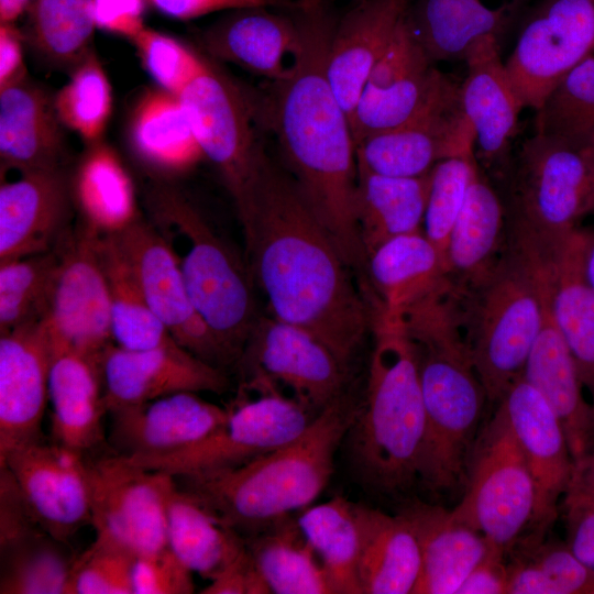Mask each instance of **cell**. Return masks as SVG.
I'll return each mask as SVG.
<instances>
[{
	"instance_id": "obj_1",
	"label": "cell",
	"mask_w": 594,
	"mask_h": 594,
	"mask_svg": "<svg viewBox=\"0 0 594 594\" xmlns=\"http://www.w3.org/2000/svg\"><path fill=\"white\" fill-rule=\"evenodd\" d=\"M234 204L271 316L309 331L350 366L371 331V306L296 180L265 151Z\"/></svg>"
},
{
	"instance_id": "obj_2",
	"label": "cell",
	"mask_w": 594,
	"mask_h": 594,
	"mask_svg": "<svg viewBox=\"0 0 594 594\" xmlns=\"http://www.w3.org/2000/svg\"><path fill=\"white\" fill-rule=\"evenodd\" d=\"M301 44L288 74L255 100L285 167L330 232L349 266L365 277L367 257L355 220L356 144L350 117L327 74L333 24L317 0H300Z\"/></svg>"
},
{
	"instance_id": "obj_3",
	"label": "cell",
	"mask_w": 594,
	"mask_h": 594,
	"mask_svg": "<svg viewBox=\"0 0 594 594\" xmlns=\"http://www.w3.org/2000/svg\"><path fill=\"white\" fill-rule=\"evenodd\" d=\"M358 410L359 406L343 395L320 411L298 437L245 464L174 477L182 490L223 522L250 536L319 496L332 475L336 452Z\"/></svg>"
},
{
	"instance_id": "obj_4",
	"label": "cell",
	"mask_w": 594,
	"mask_h": 594,
	"mask_svg": "<svg viewBox=\"0 0 594 594\" xmlns=\"http://www.w3.org/2000/svg\"><path fill=\"white\" fill-rule=\"evenodd\" d=\"M364 403L349 430L351 458L373 492L400 497L418 484L425 407L417 358L399 317L372 310Z\"/></svg>"
},
{
	"instance_id": "obj_5",
	"label": "cell",
	"mask_w": 594,
	"mask_h": 594,
	"mask_svg": "<svg viewBox=\"0 0 594 594\" xmlns=\"http://www.w3.org/2000/svg\"><path fill=\"white\" fill-rule=\"evenodd\" d=\"M407 338L416 353L425 407L418 484L436 498L458 503L487 395L452 317L429 316L413 326Z\"/></svg>"
},
{
	"instance_id": "obj_6",
	"label": "cell",
	"mask_w": 594,
	"mask_h": 594,
	"mask_svg": "<svg viewBox=\"0 0 594 594\" xmlns=\"http://www.w3.org/2000/svg\"><path fill=\"white\" fill-rule=\"evenodd\" d=\"M151 222L173 250L189 297L220 346L239 362L258 318L248 265L178 190L148 191Z\"/></svg>"
},
{
	"instance_id": "obj_7",
	"label": "cell",
	"mask_w": 594,
	"mask_h": 594,
	"mask_svg": "<svg viewBox=\"0 0 594 594\" xmlns=\"http://www.w3.org/2000/svg\"><path fill=\"white\" fill-rule=\"evenodd\" d=\"M459 316L473 367L490 403H499L521 377L541 329L544 298L529 255L508 240L480 282L457 290Z\"/></svg>"
},
{
	"instance_id": "obj_8",
	"label": "cell",
	"mask_w": 594,
	"mask_h": 594,
	"mask_svg": "<svg viewBox=\"0 0 594 594\" xmlns=\"http://www.w3.org/2000/svg\"><path fill=\"white\" fill-rule=\"evenodd\" d=\"M594 147L535 133L509 169L508 237L537 248L566 239L586 216Z\"/></svg>"
},
{
	"instance_id": "obj_9",
	"label": "cell",
	"mask_w": 594,
	"mask_h": 594,
	"mask_svg": "<svg viewBox=\"0 0 594 594\" xmlns=\"http://www.w3.org/2000/svg\"><path fill=\"white\" fill-rule=\"evenodd\" d=\"M315 417L271 384L243 383L226 419L201 440L169 454L132 460L175 477L233 469L292 441Z\"/></svg>"
},
{
	"instance_id": "obj_10",
	"label": "cell",
	"mask_w": 594,
	"mask_h": 594,
	"mask_svg": "<svg viewBox=\"0 0 594 594\" xmlns=\"http://www.w3.org/2000/svg\"><path fill=\"white\" fill-rule=\"evenodd\" d=\"M535 508L530 468L498 404L479 433L466 486L452 513L506 553L531 527Z\"/></svg>"
},
{
	"instance_id": "obj_11",
	"label": "cell",
	"mask_w": 594,
	"mask_h": 594,
	"mask_svg": "<svg viewBox=\"0 0 594 594\" xmlns=\"http://www.w3.org/2000/svg\"><path fill=\"white\" fill-rule=\"evenodd\" d=\"M100 238L80 220L54 248L57 264L40 321L52 353L70 350L101 358L113 343Z\"/></svg>"
},
{
	"instance_id": "obj_12",
	"label": "cell",
	"mask_w": 594,
	"mask_h": 594,
	"mask_svg": "<svg viewBox=\"0 0 594 594\" xmlns=\"http://www.w3.org/2000/svg\"><path fill=\"white\" fill-rule=\"evenodd\" d=\"M91 526L96 537L136 557L167 546V501L176 481L112 451L87 459Z\"/></svg>"
},
{
	"instance_id": "obj_13",
	"label": "cell",
	"mask_w": 594,
	"mask_h": 594,
	"mask_svg": "<svg viewBox=\"0 0 594 594\" xmlns=\"http://www.w3.org/2000/svg\"><path fill=\"white\" fill-rule=\"evenodd\" d=\"M242 382H262L317 416L342 397L350 366L309 331L258 316L239 360Z\"/></svg>"
},
{
	"instance_id": "obj_14",
	"label": "cell",
	"mask_w": 594,
	"mask_h": 594,
	"mask_svg": "<svg viewBox=\"0 0 594 594\" xmlns=\"http://www.w3.org/2000/svg\"><path fill=\"white\" fill-rule=\"evenodd\" d=\"M179 97L204 156L237 199L253 179L266 151L255 99L209 61Z\"/></svg>"
},
{
	"instance_id": "obj_15",
	"label": "cell",
	"mask_w": 594,
	"mask_h": 594,
	"mask_svg": "<svg viewBox=\"0 0 594 594\" xmlns=\"http://www.w3.org/2000/svg\"><path fill=\"white\" fill-rule=\"evenodd\" d=\"M460 85L442 75L424 106L402 124L356 144L358 165L391 177L425 176L442 160L474 151Z\"/></svg>"
},
{
	"instance_id": "obj_16",
	"label": "cell",
	"mask_w": 594,
	"mask_h": 594,
	"mask_svg": "<svg viewBox=\"0 0 594 594\" xmlns=\"http://www.w3.org/2000/svg\"><path fill=\"white\" fill-rule=\"evenodd\" d=\"M594 51V0H543L505 63L522 105L537 110L551 89Z\"/></svg>"
},
{
	"instance_id": "obj_17",
	"label": "cell",
	"mask_w": 594,
	"mask_h": 594,
	"mask_svg": "<svg viewBox=\"0 0 594 594\" xmlns=\"http://www.w3.org/2000/svg\"><path fill=\"white\" fill-rule=\"evenodd\" d=\"M109 235L130 264L151 310L174 340L217 367L226 365L220 346L194 307L173 250L155 226L139 217Z\"/></svg>"
},
{
	"instance_id": "obj_18",
	"label": "cell",
	"mask_w": 594,
	"mask_h": 594,
	"mask_svg": "<svg viewBox=\"0 0 594 594\" xmlns=\"http://www.w3.org/2000/svg\"><path fill=\"white\" fill-rule=\"evenodd\" d=\"M0 468L9 469L41 527L58 541L68 544L91 524L85 454L41 439L10 453Z\"/></svg>"
},
{
	"instance_id": "obj_19",
	"label": "cell",
	"mask_w": 594,
	"mask_h": 594,
	"mask_svg": "<svg viewBox=\"0 0 594 594\" xmlns=\"http://www.w3.org/2000/svg\"><path fill=\"white\" fill-rule=\"evenodd\" d=\"M441 76L411 31L406 13L371 70L351 117L355 144L413 117L429 99Z\"/></svg>"
},
{
	"instance_id": "obj_20",
	"label": "cell",
	"mask_w": 594,
	"mask_h": 594,
	"mask_svg": "<svg viewBox=\"0 0 594 594\" xmlns=\"http://www.w3.org/2000/svg\"><path fill=\"white\" fill-rule=\"evenodd\" d=\"M108 413L182 392L221 394L228 380L217 367L175 343L128 350L111 343L101 358Z\"/></svg>"
},
{
	"instance_id": "obj_21",
	"label": "cell",
	"mask_w": 594,
	"mask_h": 594,
	"mask_svg": "<svg viewBox=\"0 0 594 594\" xmlns=\"http://www.w3.org/2000/svg\"><path fill=\"white\" fill-rule=\"evenodd\" d=\"M526 457L536 486L531 527L543 532L556 519L570 484L574 461L564 429L542 395L525 378L515 381L501 402Z\"/></svg>"
},
{
	"instance_id": "obj_22",
	"label": "cell",
	"mask_w": 594,
	"mask_h": 594,
	"mask_svg": "<svg viewBox=\"0 0 594 594\" xmlns=\"http://www.w3.org/2000/svg\"><path fill=\"white\" fill-rule=\"evenodd\" d=\"M585 231L547 248L516 243L531 258L548 306L594 410V290L583 272Z\"/></svg>"
},
{
	"instance_id": "obj_23",
	"label": "cell",
	"mask_w": 594,
	"mask_h": 594,
	"mask_svg": "<svg viewBox=\"0 0 594 594\" xmlns=\"http://www.w3.org/2000/svg\"><path fill=\"white\" fill-rule=\"evenodd\" d=\"M51 359L40 322L0 334V463L42 439Z\"/></svg>"
},
{
	"instance_id": "obj_24",
	"label": "cell",
	"mask_w": 594,
	"mask_h": 594,
	"mask_svg": "<svg viewBox=\"0 0 594 594\" xmlns=\"http://www.w3.org/2000/svg\"><path fill=\"white\" fill-rule=\"evenodd\" d=\"M229 407L198 393L182 392L109 410L112 451L134 460L155 458L188 447L218 427Z\"/></svg>"
},
{
	"instance_id": "obj_25",
	"label": "cell",
	"mask_w": 594,
	"mask_h": 594,
	"mask_svg": "<svg viewBox=\"0 0 594 594\" xmlns=\"http://www.w3.org/2000/svg\"><path fill=\"white\" fill-rule=\"evenodd\" d=\"M72 187L64 170L20 173L0 186V262L54 250L70 229Z\"/></svg>"
},
{
	"instance_id": "obj_26",
	"label": "cell",
	"mask_w": 594,
	"mask_h": 594,
	"mask_svg": "<svg viewBox=\"0 0 594 594\" xmlns=\"http://www.w3.org/2000/svg\"><path fill=\"white\" fill-rule=\"evenodd\" d=\"M270 7L231 10L200 36L209 56L237 65L271 81L284 78L301 44L299 18Z\"/></svg>"
},
{
	"instance_id": "obj_27",
	"label": "cell",
	"mask_w": 594,
	"mask_h": 594,
	"mask_svg": "<svg viewBox=\"0 0 594 594\" xmlns=\"http://www.w3.org/2000/svg\"><path fill=\"white\" fill-rule=\"evenodd\" d=\"M463 61L468 73L460 85L461 102L481 158L487 167L507 175L508 146L524 107L501 59L499 41L481 40L468 50Z\"/></svg>"
},
{
	"instance_id": "obj_28",
	"label": "cell",
	"mask_w": 594,
	"mask_h": 594,
	"mask_svg": "<svg viewBox=\"0 0 594 594\" xmlns=\"http://www.w3.org/2000/svg\"><path fill=\"white\" fill-rule=\"evenodd\" d=\"M409 3V0H360L333 24L327 74L350 122L363 86L405 18Z\"/></svg>"
},
{
	"instance_id": "obj_29",
	"label": "cell",
	"mask_w": 594,
	"mask_h": 594,
	"mask_svg": "<svg viewBox=\"0 0 594 594\" xmlns=\"http://www.w3.org/2000/svg\"><path fill=\"white\" fill-rule=\"evenodd\" d=\"M399 513L410 521L421 550L414 594H457L471 571L497 548L442 504L408 502Z\"/></svg>"
},
{
	"instance_id": "obj_30",
	"label": "cell",
	"mask_w": 594,
	"mask_h": 594,
	"mask_svg": "<svg viewBox=\"0 0 594 594\" xmlns=\"http://www.w3.org/2000/svg\"><path fill=\"white\" fill-rule=\"evenodd\" d=\"M63 127L54 97L28 77L0 89L1 173L61 169Z\"/></svg>"
},
{
	"instance_id": "obj_31",
	"label": "cell",
	"mask_w": 594,
	"mask_h": 594,
	"mask_svg": "<svg viewBox=\"0 0 594 594\" xmlns=\"http://www.w3.org/2000/svg\"><path fill=\"white\" fill-rule=\"evenodd\" d=\"M101 358L65 350L52 353L50 364L47 395L53 441L85 455L105 440L108 408Z\"/></svg>"
},
{
	"instance_id": "obj_32",
	"label": "cell",
	"mask_w": 594,
	"mask_h": 594,
	"mask_svg": "<svg viewBox=\"0 0 594 594\" xmlns=\"http://www.w3.org/2000/svg\"><path fill=\"white\" fill-rule=\"evenodd\" d=\"M543 298L542 326L521 376L542 395L559 418L575 463L594 449V410L570 350L552 319L544 293Z\"/></svg>"
},
{
	"instance_id": "obj_33",
	"label": "cell",
	"mask_w": 594,
	"mask_h": 594,
	"mask_svg": "<svg viewBox=\"0 0 594 594\" xmlns=\"http://www.w3.org/2000/svg\"><path fill=\"white\" fill-rule=\"evenodd\" d=\"M508 244L505 201L474 165L462 210L444 253V276L457 290L475 285L496 265Z\"/></svg>"
},
{
	"instance_id": "obj_34",
	"label": "cell",
	"mask_w": 594,
	"mask_h": 594,
	"mask_svg": "<svg viewBox=\"0 0 594 594\" xmlns=\"http://www.w3.org/2000/svg\"><path fill=\"white\" fill-rule=\"evenodd\" d=\"M521 0H417L407 19L429 58L464 59L481 40H501L520 8Z\"/></svg>"
},
{
	"instance_id": "obj_35",
	"label": "cell",
	"mask_w": 594,
	"mask_h": 594,
	"mask_svg": "<svg viewBox=\"0 0 594 594\" xmlns=\"http://www.w3.org/2000/svg\"><path fill=\"white\" fill-rule=\"evenodd\" d=\"M444 278L443 257L421 230L393 238L369 254L364 290L371 308L398 317Z\"/></svg>"
},
{
	"instance_id": "obj_36",
	"label": "cell",
	"mask_w": 594,
	"mask_h": 594,
	"mask_svg": "<svg viewBox=\"0 0 594 594\" xmlns=\"http://www.w3.org/2000/svg\"><path fill=\"white\" fill-rule=\"evenodd\" d=\"M362 594H414L421 572L419 540L405 515L356 504Z\"/></svg>"
},
{
	"instance_id": "obj_37",
	"label": "cell",
	"mask_w": 594,
	"mask_h": 594,
	"mask_svg": "<svg viewBox=\"0 0 594 594\" xmlns=\"http://www.w3.org/2000/svg\"><path fill=\"white\" fill-rule=\"evenodd\" d=\"M176 481V480H175ZM167 546L194 574L211 581L245 551V538L177 482L167 501Z\"/></svg>"
},
{
	"instance_id": "obj_38",
	"label": "cell",
	"mask_w": 594,
	"mask_h": 594,
	"mask_svg": "<svg viewBox=\"0 0 594 594\" xmlns=\"http://www.w3.org/2000/svg\"><path fill=\"white\" fill-rule=\"evenodd\" d=\"M429 176H383L358 165L355 220L366 257L393 238L422 230Z\"/></svg>"
},
{
	"instance_id": "obj_39",
	"label": "cell",
	"mask_w": 594,
	"mask_h": 594,
	"mask_svg": "<svg viewBox=\"0 0 594 594\" xmlns=\"http://www.w3.org/2000/svg\"><path fill=\"white\" fill-rule=\"evenodd\" d=\"M131 141L143 162L166 174L187 172L205 157L180 97L162 88L136 105Z\"/></svg>"
},
{
	"instance_id": "obj_40",
	"label": "cell",
	"mask_w": 594,
	"mask_h": 594,
	"mask_svg": "<svg viewBox=\"0 0 594 594\" xmlns=\"http://www.w3.org/2000/svg\"><path fill=\"white\" fill-rule=\"evenodd\" d=\"M260 574L276 594H333L326 571L297 519L278 518L244 537Z\"/></svg>"
},
{
	"instance_id": "obj_41",
	"label": "cell",
	"mask_w": 594,
	"mask_h": 594,
	"mask_svg": "<svg viewBox=\"0 0 594 594\" xmlns=\"http://www.w3.org/2000/svg\"><path fill=\"white\" fill-rule=\"evenodd\" d=\"M72 194L81 221L100 235L120 232L141 217L129 174L101 142L91 144L78 165Z\"/></svg>"
},
{
	"instance_id": "obj_42",
	"label": "cell",
	"mask_w": 594,
	"mask_h": 594,
	"mask_svg": "<svg viewBox=\"0 0 594 594\" xmlns=\"http://www.w3.org/2000/svg\"><path fill=\"white\" fill-rule=\"evenodd\" d=\"M297 522L318 556L333 594H362L358 573L361 528L356 504L337 496L306 508Z\"/></svg>"
},
{
	"instance_id": "obj_43",
	"label": "cell",
	"mask_w": 594,
	"mask_h": 594,
	"mask_svg": "<svg viewBox=\"0 0 594 594\" xmlns=\"http://www.w3.org/2000/svg\"><path fill=\"white\" fill-rule=\"evenodd\" d=\"M99 248L108 286L113 343L128 350H148L177 343L151 310L130 264L112 237L101 235Z\"/></svg>"
},
{
	"instance_id": "obj_44",
	"label": "cell",
	"mask_w": 594,
	"mask_h": 594,
	"mask_svg": "<svg viewBox=\"0 0 594 594\" xmlns=\"http://www.w3.org/2000/svg\"><path fill=\"white\" fill-rule=\"evenodd\" d=\"M40 531L0 549L1 594H67L76 556Z\"/></svg>"
},
{
	"instance_id": "obj_45",
	"label": "cell",
	"mask_w": 594,
	"mask_h": 594,
	"mask_svg": "<svg viewBox=\"0 0 594 594\" xmlns=\"http://www.w3.org/2000/svg\"><path fill=\"white\" fill-rule=\"evenodd\" d=\"M28 10L30 41L50 63L76 67L90 53L97 28L91 0H34Z\"/></svg>"
},
{
	"instance_id": "obj_46",
	"label": "cell",
	"mask_w": 594,
	"mask_h": 594,
	"mask_svg": "<svg viewBox=\"0 0 594 594\" xmlns=\"http://www.w3.org/2000/svg\"><path fill=\"white\" fill-rule=\"evenodd\" d=\"M536 112V133L594 147V56L568 72Z\"/></svg>"
},
{
	"instance_id": "obj_47",
	"label": "cell",
	"mask_w": 594,
	"mask_h": 594,
	"mask_svg": "<svg viewBox=\"0 0 594 594\" xmlns=\"http://www.w3.org/2000/svg\"><path fill=\"white\" fill-rule=\"evenodd\" d=\"M57 264V252L0 262V334L42 321Z\"/></svg>"
},
{
	"instance_id": "obj_48",
	"label": "cell",
	"mask_w": 594,
	"mask_h": 594,
	"mask_svg": "<svg viewBox=\"0 0 594 594\" xmlns=\"http://www.w3.org/2000/svg\"><path fill=\"white\" fill-rule=\"evenodd\" d=\"M64 124L90 144L100 142L112 106L108 77L92 52L76 67L69 81L54 96Z\"/></svg>"
},
{
	"instance_id": "obj_49",
	"label": "cell",
	"mask_w": 594,
	"mask_h": 594,
	"mask_svg": "<svg viewBox=\"0 0 594 594\" xmlns=\"http://www.w3.org/2000/svg\"><path fill=\"white\" fill-rule=\"evenodd\" d=\"M476 156L474 151L440 161L430 172L422 232L443 257L462 210Z\"/></svg>"
},
{
	"instance_id": "obj_50",
	"label": "cell",
	"mask_w": 594,
	"mask_h": 594,
	"mask_svg": "<svg viewBox=\"0 0 594 594\" xmlns=\"http://www.w3.org/2000/svg\"><path fill=\"white\" fill-rule=\"evenodd\" d=\"M135 558L129 550L96 537L76 556L67 594H133Z\"/></svg>"
},
{
	"instance_id": "obj_51",
	"label": "cell",
	"mask_w": 594,
	"mask_h": 594,
	"mask_svg": "<svg viewBox=\"0 0 594 594\" xmlns=\"http://www.w3.org/2000/svg\"><path fill=\"white\" fill-rule=\"evenodd\" d=\"M131 41L144 68L160 88L177 96L208 66V59L183 43L148 28H144Z\"/></svg>"
},
{
	"instance_id": "obj_52",
	"label": "cell",
	"mask_w": 594,
	"mask_h": 594,
	"mask_svg": "<svg viewBox=\"0 0 594 594\" xmlns=\"http://www.w3.org/2000/svg\"><path fill=\"white\" fill-rule=\"evenodd\" d=\"M516 556L529 560L552 585L554 594H594V573L572 552L566 542H541L534 534Z\"/></svg>"
},
{
	"instance_id": "obj_53",
	"label": "cell",
	"mask_w": 594,
	"mask_h": 594,
	"mask_svg": "<svg viewBox=\"0 0 594 594\" xmlns=\"http://www.w3.org/2000/svg\"><path fill=\"white\" fill-rule=\"evenodd\" d=\"M193 573L168 546L140 554L133 566V594H190Z\"/></svg>"
},
{
	"instance_id": "obj_54",
	"label": "cell",
	"mask_w": 594,
	"mask_h": 594,
	"mask_svg": "<svg viewBox=\"0 0 594 594\" xmlns=\"http://www.w3.org/2000/svg\"><path fill=\"white\" fill-rule=\"evenodd\" d=\"M162 13L180 20L199 18L217 11L244 8H297L299 1L292 0H147Z\"/></svg>"
},
{
	"instance_id": "obj_55",
	"label": "cell",
	"mask_w": 594,
	"mask_h": 594,
	"mask_svg": "<svg viewBox=\"0 0 594 594\" xmlns=\"http://www.w3.org/2000/svg\"><path fill=\"white\" fill-rule=\"evenodd\" d=\"M97 28L134 38L143 24L144 0H91Z\"/></svg>"
},
{
	"instance_id": "obj_56",
	"label": "cell",
	"mask_w": 594,
	"mask_h": 594,
	"mask_svg": "<svg viewBox=\"0 0 594 594\" xmlns=\"http://www.w3.org/2000/svg\"><path fill=\"white\" fill-rule=\"evenodd\" d=\"M246 546V544H245ZM201 594H268V585L260 574L248 549L224 572L200 591Z\"/></svg>"
},
{
	"instance_id": "obj_57",
	"label": "cell",
	"mask_w": 594,
	"mask_h": 594,
	"mask_svg": "<svg viewBox=\"0 0 594 594\" xmlns=\"http://www.w3.org/2000/svg\"><path fill=\"white\" fill-rule=\"evenodd\" d=\"M566 543L594 573V503L564 505Z\"/></svg>"
},
{
	"instance_id": "obj_58",
	"label": "cell",
	"mask_w": 594,
	"mask_h": 594,
	"mask_svg": "<svg viewBox=\"0 0 594 594\" xmlns=\"http://www.w3.org/2000/svg\"><path fill=\"white\" fill-rule=\"evenodd\" d=\"M505 552L493 549L466 576L457 594H506L507 565Z\"/></svg>"
},
{
	"instance_id": "obj_59",
	"label": "cell",
	"mask_w": 594,
	"mask_h": 594,
	"mask_svg": "<svg viewBox=\"0 0 594 594\" xmlns=\"http://www.w3.org/2000/svg\"><path fill=\"white\" fill-rule=\"evenodd\" d=\"M28 77L22 35L12 23L0 24V89Z\"/></svg>"
},
{
	"instance_id": "obj_60",
	"label": "cell",
	"mask_w": 594,
	"mask_h": 594,
	"mask_svg": "<svg viewBox=\"0 0 594 594\" xmlns=\"http://www.w3.org/2000/svg\"><path fill=\"white\" fill-rule=\"evenodd\" d=\"M562 502L563 506L594 503V449L574 463L572 477Z\"/></svg>"
},
{
	"instance_id": "obj_61",
	"label": "cell",
	"mask_w": 594,
	"mask_h": 594,
	"mask_svg": "<svg viewBox=\"0 0 594 594\" xmlns=\"http://www.w3.org/2000/svg\"><path fill=\"white\" fill-rule=\"evenodd\" d=\"M34 0H0V24L14 23Z\"/></svg>"
},
{
	"instance_id": "obj_62",
	"label": "cell",
	"mask_w": 594,
	"mask_h": 594,
	"mask_svg": "<svg viewBox=\"0 0 594 594\" xmlns=\"http://www.w3.org/2000/svg\"><path fill=\"white\" fill-rule=\"evenodd\" d=\"M583 272L586 282L594 290V231H585L583 245Z\"/></svg>"
},
{
	"instance_id": "obj_63",
	"label": "cell",
	"mask_w": 594,
	"mask_h": 594,
	"mask_svg": "<svg viewBox=\"0 0 594 594\" xmlns=\"http://www.w3.org/2000/svg\"><path fill=\"white\" fill-rule=\"evenodd\" d=\"M594 213V168L592 174L591 193L586 206V215Z\"/></svg>"
}]
</instances>
